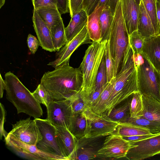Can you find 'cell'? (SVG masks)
I'll return each mask as SVG.
<instances>
[{"label":"cell","instance_id":"cell-1","mask_svg":"<svg viewBox=\"0 0 160 160\" xmlns=\"http://www.w3.org/2000/svg\"><path fill=\"white\" fill-rule=\"evenodd\" d=\"M82 82L83 73L79 68L67 64L45 72L40 83L52 100H59L68 99L80 92Z\"/></svg>","mask_w":160,"mask_h":160},{"label":"cell","instance_id":"cell-2","mask_svg":"<svg viewBox=\"0 0 160 160\" xmlns=\"http://www.w3.org/2000/svg\"><path fill=\"white\" fill-rule=\"evenodd\" d=\"M111 81L113 88L105 107V113L108 116L118 104L138 91L134 52L130 45L124 55L120 71Z\"/></svg>","mask_w":160,"mask_h":160},{"label":"cell","instance_id":"cell-3","mask_svg":"<svg viewBox=\"0 0 160 160\" xmlns=\"http://www.w3.org/2000/svg\"><path fill=\"white\" fill-rule=\"evenodd\" d=\"M4 80L6 98L16 107L18 114L24 113L35 118L42 116L40 103L16 76L9 71L5 74Z\"/></svg>","mask_w":160,"mask_h":160},{"label":"cell","instance_id":"cell-4","mask_svg":"<svg viewBox=\"0 0 160 160\" xmlns=\"http://www.w3.org/2000/svg\"><path fill=\"white\" fill-rule=\"evenodd\" d=\"M108 41L115 78L121 69L124 55L129 46V34L122 15L121 0L116 8Z\"/></svg>","mask_w":160,"mask_h":160},{"label":"cell","instance_id":"cell-5","mask_svg":"<svg viewBox=\"0 0 160 160\" xmlns=\"http://www.w3.org/2000/svg\"><path fill=\"white\" fill-rule=\"evenodd\" d=\"M137 72L138 91L142 95L160 101V72L141 52L134 53Z\"/></svg>","mask_w":160,"mask_h":160},{"label":"cell","instance_id":"cell-6","mask_svg":"<svg viewBox=\"0 0 160 160\" xmlns=\"http://www.w3.org/2000/svg\"><path fill=\"white\" fill-rule=\"evenodd\" d=\"M84 112L87 125L85 138H92L108 136L116 132L120 122L111 119L105 113L98 114L88 106Z\"/></svg>","mask_w":160,"mask_h":160},{"label":"cell","instance_id":"cell-7","mask_svg":"<svg viewBox=\"0 0 160 160\" xmlns=\"http://www.w3.org/2000/svg\"><path fill=\"white\" fill-rule=\"evenodd\" d=\"M107 41L99 42L83 74V82L80 94L84 102L87 98L95 91L96 77L102 59L105 54Z\"/></svg>","mask_w":160,"mask_h":160},{"label":"cell","instance_id":"cell-8","mask_svg":"<svg viewBox=\"0 0 160 160\" xmlns=\"http://www.w3.org/2000/svg\"><path fill=\"white\" fill-rule=\"evenodd\" d=\"M34 119L42 137V140L36 145L37 148L46 153L61 157L64 160H68L58 142L56 127L47 119L39 118Z\"/></svg>","mask_w":160,"mask_h":160},{"label":"cell","instance_id":"cell-9","mask_svg":"<svg viewBox=\"0 0 160 160\" xmlns=\"http://www.w3.org/2000/svg\"><path fill=\"white\" fill-rule=\"evenodd\" d=\"M7 136L27 144L35 145L42 138L35 119L32 120L30 118L20 120L13 124L12 130Z\"/></svg>","mask_w":160,"mask_h":160},{"label":"cell","instance_id":"cell-10","mask_svg":"<svg viewBox=\"0 0 160 160\" xmlns=\"http://www.w3.org/2000/svg\"><path fill=\"white\" fill-rule=\"evenodd\" d=\"M136 145L115 133L108 135L103 146L97 151L98 156L109 158L118 159L126 158L128 150Z\"/></svg>","mask_w":160,"mask_h":160},{"label":"cell","instance_id":"cell-11","mask_svg":"<svg viewBox=\"0 0 160 160\" xmlns=\"http://www.w3.org/2000/svg\"><path fill=\"white\" fill-rule=\"evenodd\" d=\"M136 146L131 148L126 157L130 160H142L160 154V133L140 140L130 141Z\"/></svg>","mask_w":160,"mask_h":160},{"label":"cell","instance_id":"cell-12","mask_svg":"<svg viewBox=\"0 0 160 160\" xmlns=\"http://www.w3.org/2000/svg\"><path fill=\"white\" fill-rule=\"evenodd\" d=\"M47 119L55 126H62L69 129L73 113L69 99L52 100L46 107Z\"/></svg>","mask_w":160,"mask_h":160},{"label":"cell","instance_id":"cell-13","mask_svg":"<svg viewBox=\"0 0 160 160\" xmlns=\"http://www.w3.org/2000/svg\"><path fill=\"white\" fill-rule=\"evenodd\" d=\"M91 40L86 24L78 34L57 51L55 60L49 62L48 65L55 68L69 64L70 57L74 52L82 44L92 43Z\"/></svg>","mask_w":160,"mask_h":160},{"label":"cell","instance_id":"cell-14","mask_svg":"<svg viewBox=\"0 0 160 160\" xmlns=\"http://www.w3.org/2000/svg\"><path fill=\"white\" fill-rule=\"evenodd\" d=\"M5 138L6 145L17 154L32 160H63L60 157L43 152L36 145H29L7 136Z\"/></svg>","mask_w":160,"mask_h":160},{"label":"cell","instance_id":"cell-15","mask_svg":"<svg viewBox=\"0 0 160 160\" xmlns=\"http://www.w3.org/2000/svg\"><path fill=\"white\" fill-rule=\"evenodd\" d=\"M58 144L68 160H75L79 147V141L67 128L55 126Z\"/></svg>","mask_w":160,"mask_h":160},{"label":"cell","instance_id":"cell-16","mask_svg":"<svg viewBox=\"0 0 160 160\" xmlns=\"http://www.w3.org/2000/svg\"><path fill=\"white\" fill-rule=\"evenodd\" d=\"M33 27L40 46L50 52L56 51L54 48L50 29L34 9L32 18Z\"/></svg>","mask_w":160,"mask_h":160},{"label":"cell","instance_id":"cell-17","mask_svg":"<svg viewBox=\"0 0 160 160\" xmlns=\"http://www.w3.org/2000/svg\"><path fill=\"white\" fill-rule=\"evenodd\" d=\"M123 16L129 35L137 30L140 5L135 0H121Z\"/></svg>","mask_w":160,"mask_h":160},{"label":"cell","instance_id":"cell-18","mask_svg":"<svg viewBox=\"0 0 160 160\" xmlns=\"http://www.w3.org/2000/svg\"><path fill=\"white\" fill-rule=\"evenodd\" d=\"M142 52L160 72V35L144 39Z\"/></svg>","mask_w":160,"mask_h":160},{"label":"cell","instance_id":"cell-19","mask_svg":"<svg viewBox=\"0 0 160 160\" xmlns=\"http://www.w3.org/2000/svg\"><path fill=\"white\" fill-rule=\"evenodd\" d=\"M88 16L86 11L82 9L71 17L68 25L65 28L68 42L78 34L87 24Z\"/></svg>","mask_w":160,"mask_h":160},{"label":"cell","instance_id":"cell-20","mask_svg":"<svg viewBox=\"0 0 160 160\" xmlns=\"http://www.w3.org/2000/svg\"><path fill=\"white\" fill-rule=\"evenodd\" d=\"M138 33L144 39L157 36L151 18L146 11L141 0L138 23Z\"/></svg>","mask_w":160,"mask_h":160},{"label":"cell","instance_id":"cell-21","mask_svg":"<svg viewBox=\"0 0 160 160\" xmlns=\"http://www.w3.org/2000/svg\"><path fill=\"white\" fill-rule=\"evenodd\" d=\"M104 8L97 7L88 16L87 26L90 39L92 42L101 41V29L99 16Z\"/></svg>","mask_w":160,"mask_h":160},{"label":"cell","instance_id":"cell-22","mask_svg":"<svg viewBox=\"0 0 160 160\" xmlns=\"http://www.w3.org/2000/svg\"><path fill=\"white\" fill-rule=\"evenodd\" d=\"M35 10L50 30L62 19L57 6L43 7Z\"/></svg>","mask_w":160,"mask_h":160},{"label":"cell","instance_id":"cell-23","mask_svg":"<svg viewBox=\"0 0 160 160\" xmlns=\"http://www.w3.org/2000/svg\"><path fill=\"white\" fill-rule=\"evenodd\" d=\"M143 115L151 121L160 122V101L154 98L142 95Z\"/></svg>","mask_w":160,"mask_h":160},{"label":"cell","instance_id":"cell-24","mask_svg":"<svg viewBox=\"0 0 160 160\" xmlns=\"http://www.w3.org/2000/svg\"><path fill=\"white\" fill-rule=\"evenodd\" d=\"M87 121L84 112L74 114L69 125V130L77 138H85Z\"/></svg>","mask_w":160,"mask_h":160},{"label":"cell","instance_id":"cell-25","mask_svg":"<svg viewBox=\"0 0 160 160\" xmlns=\"http://www.w3.org/2000/svg\"><path fill=\"white\" fill-rule=\"evenodd\" d=\"M114 133L122 137L152 134L146 128L127 122H120Z\"/></svg>","mask_w":160,"mask_h":160},{"label":"cell","instance_id":"cell-26","mask_svg":"<svg viewBox=\"0 0 160 160\" xmlns=\"http://www.w3.org/2000/svg\"><path fill=\"white\" fill-rule=\"evenodd\" d=\"M114 18L109 7H105L99 16L101 29V41L108 40Z\"/></svg>","mask_w":160,"mask_h":160},{"label":"cell","instance_id":"cell-27","mask_svg":"<svg viewBox=\"0 0 160 160\" xmlns=\"http://www.w3.org/2000/svg\"><path fill=\"white\" fill-rule=\"evenodd\" d=\"M132 94L120 107L114 108L108 116L112 120L119 122H124L130 117V106Z\"/></svg>","mask_w":160,"mask_h":160},{"label":"cell","instance_id":"cell-28","mask_svg":"<svg viewBox=\"0 0 160 160\" xmlns=\"http://www.w3.org/2000/svg\"><path fill=\"white\" fill-rule=\"evenodd\" d=\"M51 31L54 48L56 51H58L68 42L62 19Z\"/></svg>","mask_w":160,"mask_h":160},{"label":"cell","instance_id":"cell-29","mask_svg":"<svg viewBox=\"0 0 160 160\" xmlns=\"http://www.w3.org/2000/svg\"><path fill=\"white\" fill-rule=\"evenodd\" d=\"M113 88L112 81L108 82L101 92L95 104L90 108L95 113L101 115L105 113L106 105Z\"/></svg>","mask_w":160,"mask_h":160},{"label":"cell","instance_id":"cell-30","mask_svg":"<svg viewBox=\"0 0 160 160\" xmlns=\"http://www.w3.org/2000/svg\"><path fill=\"white\" fill-rule=\"evenodd\" d=\"M124 122L133 124L146 128L152 134L160 133V122L150 120L143 116L135 118L130 117Z\"/></svg>","mask_w":160,"mask_h":160},{"label":"cell","instance_id":"cell-31","mask_svg":"<svg viewBox=\"0 0 160 160\" xmlns=\"http://www.w3.org/2000/svg\"><path fill=\"white\" fill-rule=\"evenodd\" d=\"M143 104L142 95L138 92H134L130 104V118H135L143 115Z\"/></svg>","mask_w":160,"mask_h":160},{"label":"cell","instance_id":"cell-32","mask_svg":"<svg viewBox=\"0 0 160 160\" xmlns=\"http://www.w3.org/2000/svg\"><path fill=\"white\" fill-rule=\"evenodd\" d=\"M68 99L74 114L82 112L88 107L81 96L80 92Z\"/></svg>","mask_w":160,"mask_h":160},{"label":"cell","instance_id":"cell-33","mask_svg":"<svg viewBox=\"0 0 160 160\" xmlns=\"http://www.w3.org/2000/svg\"><path fill=\"white\" fill-rule=\"evenodd\" d=\"M32 93L40 103L43 104L46 107L52 100L48 92L40 83L38 85L36 90Z\"/></svg>","mask_w":160,"mask_h":160},{"label":"cell","instance_id":"cell-34","mask_svg":"<svg viewBox=\"0 0 160 160\" xmlns=\"http://www.w3.org/2000/svg\"><path fill=\"white\" fill-rule=\"evenodd\" d=\"M142 0L146 11L151 18L157 35H158L156 16V0Z\"/></svg>","mask_w":160,"mask_h":160},{"label":"cell","instance_id":"cell-35","mask_svg":"<svg viewBox=\"0 0 160 160\" xmlns=\"http://www.w3.org/2000/svg\"><path fill=\"white\" fill-rule=\"evenodd\" d=\"M105 58L107 82H109L115 78L114 76L113 61L110 52L108 40H107L106 43Z\"/></svg>","mask_w":160,"mask_h":160},{"label":"cell","instance_id":"cell-36","mask_svg":"<svg viewBox=\"0 0 160 160\" xmlns=\"http://www.w3.org/2000/svg\"><path fill=\"white\" fill-rule=\"evenodd\" d=\"M108 83L105 55L103 58L98 71L95 86V91L104 86Z\"/></svg>","mask_w":160,"mask_h":160},{"label":"cell","instance_id":"cell-37","mask_svg":"<svg viewBox=\"0 0 160 160\" xmlns=\"http://www.w3.org/2000/svg\"><path fill=\"white\" fill-rule=\"evenodd\" d=\"M129 43L134 53L142 52L144 39L138 33L137 30L129 35Z\"/></svg>","mask_w":160,"mask_h":160},{"label":"cell","instance_id":"cell-38","mask_svg":"<svg viewBox=\"0 0 160 160\" xmlns=\"http://www.w3.org/2000/svg\"><path fill=\"white\" fill-rule=\"evenodd\" d=\"M98 151L91 147L80 148L79 147L75 160H88L94 159L98 156Z\"/></svg>","mask_w":160,"mask_h":160},{"label":"cell","instance_id":"cell-39","mask_svg":"<svg viewBox=\"0 0 160 160\" xmlns=\"http://www.w3.org/2000/svg\"><path fill=\"white\" fill-rule=\"evenodd\" d=\"M98 42H92L91 44L89 46L86 51L83 60L78 68L83 74L85 72L87 67L93 55L95 48L98 44Z\"/></svg>","mask_w":160,"mask_h":160},{"label":"cell","instance_id":"cell-40","mask_svg":"<svg viewBox=\"0 0 160 160\" xmlns=\"http://www.w3.org/2000/svg\"><path fill=\"white\" fill-rule=\"evenodd\" d=\"M108 83L104 86L95 91L87 98L85 102L87 106L91 108L98 101L101 92Z\"/></svg>","mask_w":160,"mask_h":160},{"label":"cell","instance_id":"cell-41","mask_svg":"<svg viewBox=\"0 0 160 160\" xmlns=\"http://www.w3.org/2000/svg\"><path fill=\"white\" fill-rule=\"evenodd\" d=\"M84 0H69L70 13L72 17L83 9Z\"/></svg>","mask_w":160,"mask_h":160},{"label":"cell","instance_id":"cell-42","mask_svg":"<svg viewBox=\"0 0 160 160\" xmlns=\"http://www.w3.org/2000/svg\"><path fill=\"white\" fill-rule=\"evenodd\" d=\"M27 43L31 53L34 54L40 45L38 39L34 36L29 34L27 38Z\"/></svg>","mask_w":160,"mask_h":160},{"label":"cell","instance_id":"cell-43","mask_svg":"<svg viewBox=\"0 0 160 160\" xmlns=\"http://www.w3.org/2000/svg\"><path fill=\"white\" fill-rule=\"evenodd\" d=\"M99 0H84L83 9L86 12L88 16L92 13L96 8Z\"/></svg>","mask_w":160,"mask_h":160},{"label":"cell","instance_id":"cell-44","mask_svg":"<svg viewBox=\"0 0 160 160\" xmlns=\"http://www.w3.org/2000/svg\"><path fill=\"white\" fill-rule=\"evenodd\" d=\"M0 138L2 139V137L5 138L8 133H7L4 129V124L5 121V117L6 112L3 105L0 103Z\"/></svg>","mask_w":160,"mask_h":160},{"label":"cell","instance_id":"cell-45","mask_svg":"<svg viewBox=\"0 0 160 160\" xmlns=\"http://www.w3.org/2000/svg\"><path fill=\"white\" fill-rule=\"evenodd\" d=\"M34 9L46 6H57L56 0H32Z\"/></svg>","mask_w":160,"mask_h":160},{"label":"cell","instance_id":"cell-46","mask_svg":"<svg viewBox=\"0 0 160 160\" xmlns=\"http://www.w3.org/2000/svg\"><path fill=\"white\" fill-rule=\"evenodd\" d=\"M57 7L61 14L70 12L69 0H56Z\"/></svg>","mask_w":160,"mask_h":160},{"label":"cell","instance_id":"cell-47","mask_svg":"<svg viewBox=\"0 0 160 160\" xmlns=\"http://www.w3.org/2000/svg\"><path fill=\"white\" fill-rule=\"evenodd\" d=\"M157 134H152L148 135H142L135 136L124 137L123 138L124 139L128 141H134L145 139L154 136Z\"/></svg>","mask_w":160,"mask_h":160},{"label":"cell","instance_id":"cell-48","mask_svg":"<svg viewBox=\"0 0 160 160\" xmlns=\"http://www.w3.org/2000/svg\"><path fill=\"white\" fill-rule=\"evenodd\" d=\"M156 16L158 35H160V0H156Z\"/></svg>","mask_w":160,"mask_h":160},{"label":"cell","instance_id":"cell-49","mask_svg":"<svg viewBox=\"0 0 160 160\" xmlns=\"http://www.w3.org/2000/svg\"><path fill=\"white\" fill-rule=\"evenodd\" d=\"M119 0H110L109 8L113 16H114L116 8Z\"/></svg>","mask_w":160,"mask_h":160},{"label":"cell","instance_id":"cell-50","mask_svg":"<svg viewBox=\"0 0 160 160\" xmlns=\"http://www.w3.org/2000/svg\"><path fill=\"white\" fill-rule=\"evenodd\" d=\"M5 88V83L4 80L0 74V98H2L3 95V92Z\"/></svg>","mask_w":160,"mask_h":160},{"label":"cell","instance_id":"cell-51","mask_svg":"<svg viewBox=\"0 0 160 160\" xmlns=\"http://www.w3.org/2000/svg\"><path fill=\"white\" fill-rule=\"evenodd\" d=\"M110 0H99V2L97 7H109Z\"/></svg>","mask_w":160,"mask_h":160},{"label":"cell","instance_id":"cell-52","mask_svg":"<svg viewBox=\"0 0 160 160\" xmlns=\"http://www.w3.org/2000/svg\"><path fill=\"white\" fill-rule=\"evenodd\" d=\"M5 0H0V8H1L4 5Z\"/></svg>","mask_w":160,"mask_h":160},{"label":"cell","instance_id":"cell-53","mask_svg":"<svg viewBox=\"0 0 160 160\" xmlns=\"http://www.w3.org/2000/svg\"><path fill=\"white\" fill-rule=\"evenodd\" d=\"M135 1L139 4L140 5L142 0H135Z\"/></svg>","mask_w":160,"mask_h":160}]
</instances>
